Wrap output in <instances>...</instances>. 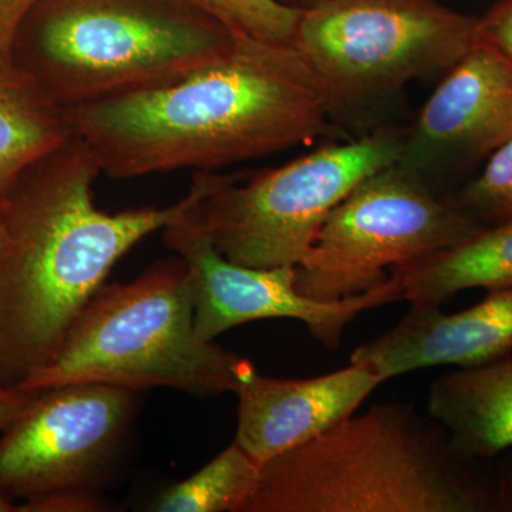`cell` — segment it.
Returning <instances> with one entry per match:
<instances>
[{
    "instance_id": "obj_22",
    "label": "cell",
    "mask_w": 512,
    "mask_h": 512,
    "mask_svg": "<svg viewBox=\"0 0 512 512\" xmlns=\"http://www.w3.org/2000/svg\"><path fill=\"white\" fill-rule=\"evenodd\" d=\"M481 36L512 59V0H500L481 16Z\"/></svg>"
},
{
    "instance_id": "obj_19",
    "label": "cell",
    "mask_w": 512,
    "mask_h": 512,
    "mask_svg": "<svg viewBox=\"0 0 512 512\" xmlns=\"http://www.w3.org/2000/svg\"><path fill=\"white\" fill-rule=\"evenodd\" d=\"M235 35L293 45L302 10L279 0H201Z\"/></svg>"
},
{
    "instance_id": "obj_8",
    "label": "cell",
    "mask_w": 512,
    "mask_h": 512,
    "mask_svg": "<svg viewBox=\"0 0 512 512\" xmlns=\"http://www.w3.org/2000/svg\"><path fill=\"white\" fill-rule=\"evenodd\" d=\"M484 228L396 163L333 208L295 266L296 289L325 302L360 295L384 284L386 269L456 247Z\"/></svg>"
},
{
    "instance_id": "obj_2",
    "label": "cell",
    "mask_w": 512,
    "mask_h": 512,
    "mask_svg": "<svg viewBox=\"0 0 512 512\" xmlns=\"http://www.w3.org/2000/svg\"><path fill=\"white\" fill-rule=\"evenodd\" d=\"M99 174L90 148L70 134L20 175L0 207V376L20 382L47 365L114 265L228 177L197 171L187 194L168 207L109 214L94 204Z\"/></svg>"
},
{
    "instance_id": "obj_6",
    "label": "cell",
    "mask_w": 512,
    "mask_h": 512,
    "mask_svg": "<svg viewBox=\"0 0 512 512\" xmlns=\"http://www.w3.org/2000/svg\"><path fill=\"white\" fill-rule=\"evenodd\" d=\"M480 39L481 16L437 0H328L303 10L293 46L335 111L446 74Z\"/></svg>"
},
{
    "instance_id": "obj_9",
    "label": "cell",
    "mask_w": 512,
    "mask_h": 512,
    "mask_svg": "<svg viewBox=\"0 0 512 512\" xmlns=\"http://www.w3.org/2000/svg\"><path fill=\"white\" fill-rule=\"evenodd\" d=\"M136 393L74 383L33 394L0 439V493L25 501L93 491L136 409Z\"/></svg>"
},
{
    "instance_id": "obj_1",
    "label": "cell",
    "mask_w": 512,
    "mask_h": 512,
    "mask_svg": "<svg viewBox=\"0 0 512 512\" xmlns=\"http://www.w3.org/2000/svg\"><path fill=\"white\" fill-rule=\"evenodd\" d=\"M101 173L134 178L214 171L271 156L326 133L332 103L293 45L237 36L192 72L64 109Z\"/></svg>"
},
{
    "instance_id": "obj_21",
    "label": "cell",
    "mask_w": 512,
    "mask_h": 512,
    "mask_svg": "<svg viewBox=\"0 0 512 512\" xmlns=\"http://www.w3.org/2000/svg\"><path fill=\"white\" fill-rule=\"evenodd\" d=\"M104 503L93 491L49 495L19 505V512H90L104 510Z\"/></svg>"
},
{
    "instance_id": "obj_25",
    "label": "cell",
    "mask_w": 512,
    "mask_h": 512,
    "mask_svg": "<svg viewBox=\"0 0 512 512\" xmlns=\"http://www.w3.org/2000/svg\"><path fill=\"white\" fill-rule=\"evenodd\" d=\"M279 2L284 3L286 6H291V8L302 10L303 12V10L315 8V6L323 2H328V0H279Z\"/></svg>"
},
{
    "instance_id": "obj_12",
    "label": "cell",
    "mask_w": 512,
    "mask_h": 512,
    "mask_svg": "<svg viewBox=\"0 0 512 512\" xmlns=\"http://www.w3.org/2000/svg\"><path fill=\"white\" fill-rule=\"evenodd\" d=\"M382 377L362 363L309 379L242 377L235 441L259 463L308 443L357 412Z\"/></svg>"
},
{
    "instance_id": "obj_24",
    "label": "cell",
    "mask_w": 512,
    "mask_h": 512,
    "mask_svg": "<svg viewBox=\"0 0 512 512\" xmlns=\"http://www.w3.org/2000/svg\"><path fill=\"white\" fill-rule=\"evenodd\" d=\"M503 512H512V448L495 458Z\"/></svg>"
},
{
    "instance_id": "obj_3",
    "label": "cell",
    "mask_w": 512,
    "mask_h": 512,
    "mask_svg": "<svg viewBox=\"0 0 512 512\" xmlns=\"http://www.w3.org/2000/svg\"><path fill=\"white\" fill-rule=\"evenodd\" d=\"M241 512H503L495 460L412 403H380L269 458Z\"/></svg>"
},
{
    "instance_id": "obj_5",
    "label": "cell",
    "mask_w": 512,
    "mask_h": 512,
    "mask_svg": "<svg viewBox=\"0 0 512 512\" xmlns=\"http://www.w3.org/2000/svg\"><path fill=\"white\" fill-rule=\"evenodd\" d=\"M249 360L201 339L183 259L158 261L128 284L104 285L47 365L15 384L36 393L74 383L197 396L235 393Z\"/></svg>"
},
{
    "instance_id": "obj_15",
    "label": "cell",
    "mask_w": 512,
    "mask_h": 512,
    "mask_svg": "<svg viewBox=\"0 0 512 512\" xmlns=\"http://www.w3.org/2000/svg\"><path fill=\"white\" fill-rule=\"evenodd\" d=\"M404 301L443 305L470 289L512 288V218L481 229L456 247L390 269Z\"/></svg>"
},
{
    "instance_id": "obj_18",
    "label": "cell",
    "mask_w": 512,
    "mask_h": 512,
    "mask_svg": "<svg viewBox=\"0 0 512 512\" xmlns=\"http://www.w3.org/2000/svg\"><path fill=\"white\" fill-rule=\"evenodd\" d=\"M484 227L512 218V141L494 154L477 177L447 195Z\"/></svg>"
},
{
    "instance_id": "obj_17",
    "label": "cell",
    "mask_w": 512,
    "mask_h": 512,
    "mask_svg": "<svg viewBox=\"0 0 512 512\" xmlns=\"http://www.w3.org/2000/svg\"><path fill=\"white\" fill-rule=\"evenodd\" d=\"M261 463L232 441L207 466L167 488L150 510L241 512L258 481Z\"/></svg>"
},
{
    "instance_id": "obj_4",
    "label": "cell",
    "mask_w": 512,
    "mask_h": 512,
    "mask_svg": "<svg viewBox=\"0 0 512 512\" xmlns=\"http://www.w3.org/2000/svg\"><path fill=\"white\" fill-rule=\"evenodd\" d=\"M237 36L201 0H37L15 62L70 109L184 76Z\"/></svg>"
},
{
    "instance_id": "obj_11",
    "label": "cell",
    "mask_w": 512,
    "mask_h": 512,
    "mask_svg": "<svg viewBox=\"0 0 512 512\" xmlns=\"http://www.w3.org/2000/svg\"><path fill=\"white\" fill-rule=\"evenodd\" d=\"M511 141L512 59L481 36L424 104L397 164L446 195V181L487 163Z\"/></svg>"
},
{
    "instance_id": "obj_7",
    "label": "cell",
    "mask_w": 512,
    "mask_h": 512,
    "mask_svg": "<svg viewBox=\"0 0 512 512\" xmlns=\"http://www.w3.org/2000/svg\"><path fill=\"white\" fill-rule=\"evenodd\" d=\"M403 138L377 131L319 148L247 184L228 175L202 201L204 227L218 251L235 264L296 266L333 208L365 178L399 163Z\"/></svg>"
},
{
    "instance_id": "obj_13",
    "label": "cell",
    "mask_w": 512,
    "mask_h": 512,
    "mask_svg": "<svg viewBox=\"0 0 512 512\" xmlns=\"http://www.w3.org/2000/svg\"><path fill=\"white\" fill-rule=\"evenodd\" d=\"M410 302L406 315L379 338L357 348L362 363L383 382L434 366L473 367L512 355V288L488 292L461 312Z\"/></svg>"
},
{
    "instance_id": "obj_23",
    "label": "cell",
    "mask_w": 512,
    "mask_h": 512,
    "mask_svg": "<svg viewBox=\"0 0 512 512\" xmlns=\"http://www.w3.org/2000/svg\"><path fill=\"white\" fill-rule=\"evenodd\" d=\"M33 394L13 387L0 386V430H5L25 410Z\"/></svg>"
},
{
    "instance_id": "obj_10",
    "label": "cell",
    "mask_w": 512,
    "mask_h": 512,
    "mask_svg": "<svg viewBox=\"0 0 512 512\" xmlns=\"http://www.w3.org/2000/svg\"><path fill=\"white\" fill-rule=\"evenodd\" d=\"M201 204L163 229L164 242L183 259L194 306L195 332L214 342L221 333L261 319H295L323 348L335 350L345 330L362 313L404 301L402 286L390 275L372 291L316 301L295 285V266L251 268L229 261L218 251L201 217Z\"/></svg>"
},
{
    "instance_id": "obj_14",
    "label": "cell",
    "mask_w": 512,
    "mask_h": 512,
    "mask_svg": "<svg viewBox=\"0 0 512 512\" xmlns=\"http://www.w3.org/2000/svg\"><path fill=\"white\" fill-rule=\"evenodd\" d=\"M427 413L467 456L495 460L510 450L512 355L487 365L457 367L434 379Z\"/></svg>"
},
{
    "instance_id": "obj_16",
    "label": "cell",
    "mask_w": 512,
    "mask_h": 512,
    "mask_svg": "<svg viewBox=\"0 0 512 512\" xmlns=\"http://www.w3.org/2000/svg\"><path fill=\"white\" fill-rule=\"evenodd\" d=\"M70 134L63 107L36 84L0 82V207L20 175Z\"/></svg>"
},
{
    "instance_id": "obj_26",
    "label": "cell",
    "mask_w": 512,
    "mask_h": 512,
    "mask_svg": "<svg viewBox=\"0 0 512 512\" xmlns=\"http://www.w3.org/2000/svg\"><path fill=\"white\" fill-rule=\"evenodd\" d=\"M0 512H19V505L0 493Z\"/></svg>"
},
{
    "instance_id": "obj_27",
    "label": "cell",
    "mask_w": 512,
    "mask_h": 512,
    "mask_svg": "<svg viewBox=\"0 0 512 512\" xmlns=\"http://www.w3.org/2000/svg\"><path fill=\"white\" fill-rule=\"evenodd\" d=\"M5 227H3L2 215H0V261H2L3 252H5Z\"/></svg>"
},
{
    "instance_id": "obj_20",
    "label": "cell",
    "mask_w": 512,
    "mask_h": 512,
    "mask_svg": "<svg viewBox=\"0 0 512 512\" xmlns=\"http://www.w3.org/2000/svg\"><path fill=\"white\" fill-rule=\"evenodd\" d=\"M37 0H0V82L20 79L15 47L20 29Z\"/></svg>"
}]
</instances>
